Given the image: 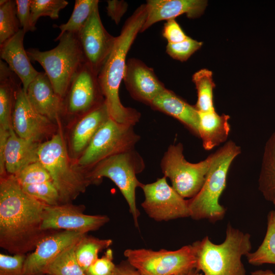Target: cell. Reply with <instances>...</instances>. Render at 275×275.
<instances>
[{"mask_svg":"<svg viewBox=\"0 0 275 275\" xmlns=\"http://www.w3.org/2000/svg\"><path fill=\"white\" fill-rule=\"evenodd\" d=\"M106 11L107 15L118 24L127 11L128 4L124 1L111 0L107 1Z\"/></svg>","mask_w":275,"mask_h":275,"instance_id":"41","label":"cell"},{"mask_svg":"<svg viewBox=\"0 0 275 275\" xmlns=\"http://www.w3.org/2000/svg\"><path fill=\"white\" fill-rule=\"evenodd\" d=\"M267 230L261 245L254 252L246 255L248 262L252 265L275 264V210L267 215Z\"/></svg>","mask_w":275,"mask_h":275,"instance_id":"27","label":"cell"},{"mask_svg":"<svg viewBox=\"0 0 275 275\" xmlns=\"http://www.w3.org/2000/svg\"><path fill=\"white\" fill-rule=\"evenodd\" d=\"M86 63L98 75L114 47L116 37L104 27L98 5L77 34Z\"/></svg>","mask_w":275,"mask_h":275,"instance_id":"13","label":"cell"},{"mask_svg":"<svg viewBox=\"0 0 275 275\" xmlns=\"http://www.w3.org/2000/svg\"><path fill=\"white\" fill-rule=\"evenodd\" d=\"M240 153V147L231 140L214 153L202 187L196 196L188 199L190 217L193 219L215 222L224 218L226 209L219 204V199L226 187L231 164Z\"/></svg>","mask_w":275,"mask_h":275,"instance_id":"4","label":"cell"},{"mask_svg":"<svg viewBox=\"0 0 275 275\" xmlns=\"http://www.w3.org/2000/svg\"><path fill=\"white\" fill-rule=\"evenodd\" d=\"M113 243L110 239H99L84 235L77 243L75 253L79 265L85 272L98 258L99 252Z\"/></svg>","mask_w":275,"mask_h":275,"instance_id":"28","label":"cell"},{"mask_svg":"<svg viewBox=\"0 0 275 275\" xmlns=\"http://www.w3.org/2000/svg\"><path fill=\"white\" fill-rule=\"evenodd\" d=\"M51 121L32 105L21 86L18 89L12 115L11 125L19 137L39 142L51 128Z\"/></svg>","mask_w":275,"mask_h":275,"instance_id":"16","label":"cell"},{"mask_svg":"<svg viewBox=\"0 0 275 275\" xmlns=\"http://www.w3.org/2000/svg\"><path fill=\"white\" fill-rule=\"evenodd\" d=\"M33 107L50 121H58L62 116V99L56 93L45 72H39L26 91Z\"/></svg>","mask_w":275,"mask_h":275,"instance_id":"20","label":"cell"},{"mask_svg":"<svg viewBox=\"0 0 275 275\" xmlns=\"http://www.w3.org/2000/svg\"><path fill=\"white\" fill-rule=\"evenodd\" d=\"M178 275H203V274L202 273H201V271H200L196 268H194L190 270H188L187 271H186L185 272L179 274Z\"/></svg>","mask_w":275,"mask_h":275,"instance_id":"44","label":"cell"},{"mask_svg":"<svg viewBox=\"0 0 275 275\" xmlns=\"http://www.w3.org/2000/svg\"><path fill=\"white\" fill-rule=\"evenodd\" d=\"M273 205H274V210H275V198L274 199V200H273V201L272 202Z\"/></svg>","mask_w":275,"mask_h":275,"instance_id":"45","label":"cell"},{"mask_svg":"<svg viewBox=\"0 0 275 275\" xmlns=\"http://www.w3.org/2000/svg\"><path fill=\"white\" fill-rule=\"evenodd\" d=\"M111 275H143L127 261L116 265Z\"/></svg>","mask_w":275,"mask_h":275,"instance_id":"42","label":"cell"},{"mask_svg":"<svg viewBox=\"0 0 275 275\" xmlns=\"http://www.w3.org/2000/svg\"><path fill=\"white\" fill-rule=\"evenodd\" d=\"M202 42L190 37L176 43H168L166 52L173 59L181 62L185 61L202 46Z\"/></svg>","mask_w":275,"mask_h":275,"instance_id":"36","label":"cell"},{"mask_svg":"<svg viewBox=\"0 0 275 275\" xmlns=\"http://www.w3.org/2000/svg\"><path fill=\"white\" fill-rule=\"evenodd\" d=\"M145 168L143 158L134 149L109 156L87 171L92 184L106 177L117 185L127 203L137 228L140 213L136 205L135 190L141 187L143 183L138 180L136 175Z\"/></svg>","mask_w":275,"mask_h":275,"instance_id":"7","label":"cell"},{"mask_svg":"<svg viewBox=\"0 0 275 275\" xmlns=\"http://www.w3.org/2000/svg\"><path fill=\"white\" fill-rule=\"evenodd\" d=\"M124 255L127 261L143 275H178L196 267L193 244L174 251L128 249Z\"/></svg>","mask_w":275,"mask_h":275,"instance_id":"10","label":"cell"},{"mask_svg":"<svg viewBox=\"0 0 275 275\" xmlns=\"http://www.w3.org/2000/svg\"><path fill=\"white\" fill-rule=\"evenodd\" d=\"M113 262V252L107 249L100 258H98L86 270V275H111L115 268Z\"/></svg>","mask_w":275,"mask_h":275,"instance_id":"38","label":"cell"},{"mask_svg":"<svg viewBox=\"0 0 275 275\" xmlns=\"http://www.w3.org/2000/svg\"><path fill=\"white\" fill-rule=\"evenodd\" d=\"M98 3V0H76L72 13L67 22L59 26L54 25L61 30L58 36L66 32L78 34Z\"/></svg>","mask_w":275,"mask_h":275,"instance_id":"30","label":"cell"},{"mask_svg":"<svg viewBox=\"0 0 275 275\" xmlns=\"http://www.w3.org/2000/svg\"><path fill=\"white\" fill-rule=\"evenodd\" d=\"M109 117L105 101L96 108L80 117L73 129L71 136V147L73 153L82 154L96 132Z\"/></svg>","mask_w":275,"mask_h":275,"instance_id":"23","label":"cell"},{"mask_svg":"<svg viewBox=\"0 0 275 275\" xmlns=\"http://www.w3.org/2000/svg\"><path fill=\"white\" fill-rule=\"evenodd\" d=\"M192 79L197 91L198 99L195 106L198 112L215 111L213 101V90L215 85L212 71L207 69H201L194 73Z\"/></svg>","mask_w":275,"mask_h":275,"instance_id":"29","label":"cell"},{"mask_svg":"<svg viewBox=\"0 0 275 275\" xmlns=\"http://www.w3.org/2000/svg\"><path fill=\"white\" fill-rule=\"evenodd\" d=\"M162 34L170 43H179L188 37L175 19L167 21L163 25Z\"/></svg>","mask_w":275,"mask_h":275,"instance_id":"39","label":"cell"},{"mask_svg":"<svg viewBox=\"0 0 275 275\" xmlns=\"http://www.w3.org/2000/svg\"><path fill=\"white\" fill-rule=\"evenodd\" d=\"M150 106L177 119L198 136L199 112L191 105L167 88L152 101Z\"/></svg>","mask_w":275,"mask_h":275,"instance_id":"22","label":"cell"},{"mask_svg":"<svg viewBox=\"0 0 275 275\" xmlns=\"http://www.w3.org/2000/svg\"><path fill=\"white\" fill-rule=\"evenodd\" d=\"M17 16L16 1H0V44L16 34L20 29Z\"/></svg>","mask_w":275,"mask_h":275,"instance_id":"32","label":"cell"},{"mask_svg":"<svg viewBox=\"0 0 275 275\" xmlns=\"http://www.w3.org/2000/svg\"><path fill=\"white\" fill-rule=\"evenodd\" d=\"M26 32L21 29L16 34L0 44V57L19 78L25 92L30 84L39 73L32 66L23 46Z\"/></svg>","mask_w":275,"mask_h":275,"instance_id":"19","label":"cell"},{"mask_svg":"<svg viewBox=\"0 0 275 275\" xmlns=\"http://www.w3.org/2000/svg\"><path fill=\"white\" fill-rule=\"evenodd\" d=\"M82 275H86V274H82Z\"/></svg>","mask_w":275,"mask_h":275,"instance_id":"46","label":"cell"},{"mask_svg":"<svg viewBox=\"0 0 275 275\" xmlns=\"http://www.w3.org/2000/svg\"><path fill=\"white\" fill-rule=\"evenodd\" d=\"M17 16L21 28L26 33L33 32L36 29L33 28L31 23V0H16Z\"/></svg>","mask_w":275,"mask_h":275,"instance_id":"40","label":"cell"},{"mask_svg":"<svg viewBox=\"0 0 275 275\" xmlns=\"http://www.w3.org/2000/svg\"><path fill=\"white\" fill-rule=\"evenodd\" d=\"M250 239L249 233L229 224L222 243H213L208 236L195 242L196 268L203 275H246L241 258L251 252Z\"/></svg>","mask_w":275,"mask_h":275,"instance_id":"3","label":"cell"},{"mask_svg":"<svg viewBox=\"0 0 275 275\" xmlns=\"http://www.w3.org/2000/svg\"><path fill=\"white\" fill-rule=\"evenodd\" d=\"M68 2L65 0H31V23L35 29L38 19L42 16H48L56 19L60 11L65 8Z\"/></svg>","mask_w":275,"mask_h":275,"instance_id":"33","label":"cell"},{"mask_svg":"<svg viewBox=\"0 0 275 275\" xmlns=\"http://www.w3.org/2000/svg\"><path fill=\"white\" fill-rule=\"evenodd\" d=\"M214 156V153L197 163L187 161L181 143L169 146L160 162L164 177L183 198H192L201 189Z\"/></svg>","mask_w":275,"mask_h":275,"instance_id":"8","label":"cell"},{"mask_svg":"<svg viewBox=\"0 0 275 275\" xmlns=\"http://www.w3.org/2000/svg\"><path fill=\"white\" fill-rule=\"evenodd\" d=\"M15 177L21 186L51 181L49 173L39 161L29 164Z\"/></svg>","mask_w":275,"mask_h":275,"instance_id":"35","label":"cell"},{"mask_svg":"<svg viewBox=\"0 0 275 275\" xmlns=\"http://www.w3.org/2000/svg\"><path fill=\"white\" fill-rule=\"evenodd\" d=\"M85 235L80 232L63 230L45 236L34 251L26 256L24 275H45V271L52 261Z\"/></svg>","mask_w":275,"mask_h":275,"instance_id":"15","label":"cell"},{"mask_svg":"<svg viewBox=\"0 0 275 275\" xmlns=\"http://www.w3.org/2000/svg\"><path fill=\"white\" fill-rule=\"evenodd\" d=\"M38 157L59 191L61 204L74 200L92 184L87 172L72 163L61 132L40 144Z\"/></svg>","mask_w":275,"mask_h":275,"instance_id":"5","label":"cell"},{"mask_svg":"<svg viewBox=\"0 0 275 275\" xmlns=\"http://www.w3.org/2000/svg\"><path fill=\"white\" fill-rule=\"evenodd\" d=\"M198 137L206 150H210L226 142L230 131V116L215 111L199 113Z\"/></svg>","mask_w":275,"mask_h":275,"instance_id":"24","label":"cell"},{"mask_svg":"<svg viewBox=\"0 0 275 275\" xmlns=\"http://www.w3.org/2000/svg\"><path fill=\"white\" fill-rule=\"evenodd\" d=\"M40 144L18 136L11 126L4 152L5 169L8 174L15 176L29 164L39 161Z\"/></svg>","mask_w":275,"mask_h":275,"instance_id":"21","label":"cell"},{"mask_svg":"<svg viewBox=\"0 0 275 275\" xmlns=\"http://www.w3.org/2000/svg\"><path fill=\"white\" fill-rule=\"evenodd\" d=\"M140 139L133 126L118 123L109 117L80 154L76 166L88 170L109 156L134 149Z\"/></svg>","mask_w":275,"mask_h":275,"instance_id":"9","label":"cell"},{"mask_svg":"<svg viewBox=\"0 0 275 275\" xmlns=\"http://www.w3.org/2000/svg\"><path fill=\"white\" fill-rule=\"evenodd\" d=\"M54 41L59 43L51 50L29 48L26 52L31 60L42 66L56 93L62 99L73 78L86 62L77 34L66 32Z\"/></svg>","mask_w":275,"mask_h":275,"instance_id":"6","label":"cell"},{"mask_svg":"<svg viewBox=\"0 0 275 275\" xmlns=\"http://www.w3.org/2000/svg\"><path fill=\"white\" fill-rule=\"evenodd\" d=\"M24 254L13 256L1 253L0 275H24Z\"/></svg>","mask_w":275,"mask_h":275,"instance_id":"37","label":"cell"},{"mask_svg":"<svg viewBox=\"0 0 275 275\" xmlns=\"http://www.w3.org/2000/svg\"><path fill=\"white\" fill-rule=\"evenodd\" d=\"M109 220L105 215L84 214L79 206L69 203L46 205L41 225L42 230H63L86 233L95 231Z\"/></svg>","mask_w":275,"mask_h":275,"instance_id":"14","label":"cell"},{"mask_svg":"<svg viewBox=\"0 0 275 275\" xmlns=\"http://www.w3.org/2000/svg\"><path fill=\"white\" fill-rule=\"evenodd\" d=\"M77 242L60 253L48 266L45 275L85 274L77 262L75 250Z\"/></svg>","mask_w":275,"mask_h":275,"instance_id":"31","label":"cell"},{"mask_svg":"<svg viewBox=\"0 0 275 275\" xmlns=\"http://www.w3.org/2000/svg\"><path fill=\"white\" fill-rule=\"evenodd\" d=\"M141 188L145 197L141 206L150 218L161 222L190 217L188 200L168 183L166 177Z\"/></svg>","mask_w":275,"mask_h":275,"instance_id":"11","label":"cell"},{"mask_svg":"<svg viewBox=\"0 0 275 275\" xmlns=\"http://www.w3.org/2000/svg\"><path fill=\"white\" fill-rule=\"evenodd\" d=\"M46 205L25 193L15 176L1 177V247L14 255L34 251L47 235L41 229Z\"/></svg>","mask_w":275,"mask_h":275,"instance_id":"1","label":"cell"},{"mask_svg":"<svg viewBox=\"0 0 275 275\" xmlns=\"http://www.w3.org/2000/svg\"><path fill=\"white\" fill-rule=\"evenodd\" d=\"M147 14L141 32L162 20L175 19L182 14L196 18L204 12L207 1L204 0H148L145 4Z\"/></svg>","mask_w":275,"mask_h":275,"instance_id":"18","label":"cell"},{"mask_svg":"<svg viewBox=\"0 0 275 275\" xmlns=\"http://www.w3.org/2000/svg\"><path fill=\"white\" fill-rule=\"evenodd\" d=\"M21 187L25 193L47 205L61 204L59 191L51 181Z\"/></svg>","mask_w":275,"mask_h":275,"instance_id":"34","label":"cell"},{"mask_svg":"<svg viewBox=\"0 0 275 275\" xmlns=\"http://www.w3.org/2000/svg\"><path fill=\"white\" fill-rule=\"evenodd\" d=\"M258 187L265 199L272 202L275 198V131L264 146Z\"/></svg>","mask_w":275,"mask_h":275,"instance_id":"26","label":"cell"},{"mask_svg":"<svg viewBox=\"0 0 275 275\" xmlns=\"http://www.w3.org/2000/svg\"><path fill=\"white\" fill-rule=\"evenodd\" d=\"M147 14L145 4L140 6L127 18L114 47L98 75L111 118L134 126L141 118L135 109L124 106L119 97V88L124 76L127 54L144 23Z\"/></svg>","mask_w":275,"mask_h":275,"instance_id":"2","label":"cell"},{"mask_svg":"<svg viewBox=\"0 0 275 275\" xmlns=\"http://www.w3.org/2000/svg\"><path fill=\"white\" fill-rule=\"evenodd\" d=\"M22 85L7 64L0 60V128L9 130L18 88Z\"/></svg>","mask_w":275,"mask_h":275,"instance_id":"25","label":"cell"},{"mask_svg":"<svg viewBox=\"0 0 275 275\" xmlns=\"http://www.w3.org/2000/svg\"><path fill=\"white\" fill-rule=\"evenodd\" d=\"M104 101L98 75L85 63L73 78L62 98V115L81 117Z\"/></svg>","mask_w":275,"mask_h":275,"instance_id":"12","label":"cell"},{"mask_svg":"<svg viewBox=\"0 0 275 275\" xmlns=\"http://www.w3.org/2000/svg\"><path fill=\"white\" fill-rule=\"evenodd\" d=\"M250 275H275V273L270 270H258L252 272Z\"/></svg>","mask_w":275,"mask_h":275,"instance_id":"43","label":"cell"},{"mask_svg":"<svg viewBox=\"0 0 275 275\" xmlns=\"http://www.w3.org/2000/svg\"><path fill=\"white\" fill-rule=\"evenodd\" d=\"M123 80L133 99L149 105L166 89L153 69L134 58L126 62Z\"/></svg>","mask_w":275,"mask_h":275,"instance_id":"17","label":"cell"}]
</instances>
